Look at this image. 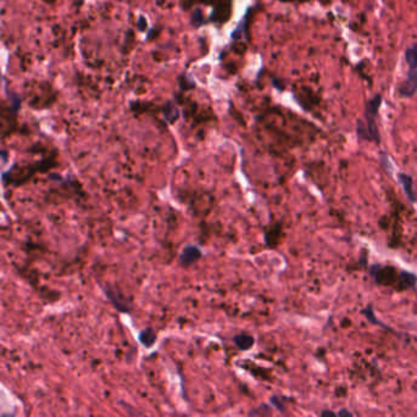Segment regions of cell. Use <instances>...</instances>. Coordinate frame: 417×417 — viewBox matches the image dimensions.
<instances>
[{
    "mask_svg": "<svg viewBox=\"0 0 417 417\" xmlns=\"http://www.w3.org/2000/svg\"><path fill=\"white\" fill-rule=\"evenodd\" d=\"M370 274L377 285L393 287L398 292L415 289L417 286V276L415 273L398 269L394 266L372 265L370 267Z\"/></svg>",
    "mask_w": 417,
    "mask_h": 417,
    "instance_id": "6da1fadb",
    "label": "cell"
},
{
    "mask_svg": "<svg viewBox=\"0 0 417 417\" xmlns=\"http://www.w3.org/2000/svg\"><path fill=\"white\" fill-rule=\"evenodd\" d=\"M382 99L381 94H376L366 103L364 112L365 120H357L356 122V135L359 141L373 142L376 144L381 143V134H379L376 118L378 117Z\"/></svg>",
    "mask_w": 417,
    "mask_h": 417,
    "instance_id": "7a4b0ae2",
    "label": "cell"
},
{
    "mask_svg": "<svg viewBox=\"0 0 417 417\" xmlns=\"http://www.w3.org/2000/svg\"><path fill=\"white\" fill-rule=\"evenodd\" d=\"M405 60L408 65L406 79L400 84L399 95L402 98H412L417 93V49H407Z\"/></svg>",
    "mask_w": 417,
    "mask_h": 417,
    "instance_id": "3957f363",
    "label": "cell"
},
{
    "mask_svg": "<svg viewBox=\"0 0 417 417\" xmlns=\"http://www.w3.org/2000/svg\"><path fill=\"white\" fill-rule=\"evenodd\" d=\"M398 182L401 186L402 191H404L406 199L410 203H416L417 195L415 192V187H413V178L410 175L404 174V172H399L398 174Z\"/></svg>",
    "mask_w": 417,
    "mask_h": 417,
    "instance_id": "277c9868",
    "label": "cell"
},
{
    "mask_svg": "<svg viewBox=\"0 0 417 417\" xmlns=\"http://www.w3.org/2000/svg\"><path fill=\"white\" fill-rule=\"evenodd\" d=\"M201 257V251L198 246L187 245L184 246L180 255V262L182 266H189Z\"/></svg>",
    "mask_w": 417,
    "mask_h": 417,
    "instance_id": "5b68a950",
    "label": "cell"
},
{
    "mask_svg": "<svg viewBox=\"0 0 417 417\" xmlns=\"http://www.w3.org/2000/svg\"><path fill=\"white\" fill-rule=\"evenodd\" d=\"M104 291L118 311H121V313H127V311H128V306H127L126 302H124L123 298H122V294L116 293L111 288H105Z\"/></svg>",
    "mask_w": 417,
    "mask_h": 417,
    "instance_id": "8992f818",
    "label": "cell"
},
{
    "mask_svg": "<svg viewBox=\"0 0 417 417\" xmlns=\"http://www.w3.org/2000/svg\"><path fill=\"white\" fill-rule=\"evenodd\" d=\"M139 342L146 348H152L157 342V333L152 328H147L139 333Z\"/></svg>",
    "mask_w": 417,
    "mask_h": 417,
    "instance_id": "52a82bcc",
    "label": "cell"
},
{
    "mask_svg": "<svg viewBox=\"0 0 417 417\" xmlns=\"http://www.w3.org/2000/svg\"><path fill=\"white\" fill-rule=\"evenodd\" d=\"M234 344L237 345L240 350H249L254 345V338L249 334H238L234 338Z\"/></svg>",
    "mask_w": 417,
    "mask_h": 417,
    "instance_id": "ba28073f",
    "label": "cell"
},
{
    "mask_svg": "<svg viewBox=\"0 0 417 417\" xmlns=\"http://www.w3.org/2000/svg\"><path fill=\"white\" fill-rule=\"evenodd\" d=\"M362 313H364L365 317H366V319H367V321L370 322V323H372V325H376V326H381L382 328H385V330L391 331L387 325H384V323H382L381 321H379V320L376 319V315H374L373 309H372V306H371V305L366 306L365 310L362 311Z\"/></svg>",
    "mask_w": 417,
    "mask_h": 417,
    "instance_id": "9c48e42d",
    "label": "cell"
},
{
    "mask_svg": "<svg viewBox=\"0 0 417 417\" xmlns=\"http://www.w3.org/2000/svg\"><path fill=\"white\" fill-rule=\"evenodd\" d=\"M337 417H354V415L348 408H340L338 412H337Z\"/></svg>",
    "mask_w": 417,
    "mask_h": 417,
    "instance_id": "30bf717a",
    "label": "cell"
},
{
    "mask_svg": "<svg viewBox=\"0 0 417 417\" xmlns=\"http://www.w3.org/2000/svg\"><path fill=\"white\" fill-rule=\"evenodd\" d=\"M271 402H272V404H273L274 406H276V407H277L278 410H280V411H283V410H285V405L281 404V401H280V400H278V398H276V396H272V398H271Z\"/></svg>",
    "mask_w": 417,
    "mask_h": 417,
    "instance_id": "8fae6325",
    "label": "cell"
},
{
    "mask_svg": "<svg viewBox=\"0 0 417 417\" xmlns=\"http://www.w3.org/2000/svg\"><path fill=\"white\" fill-rule=\"evenodd\" d=\"M321 417H337V413L331 410H323L321 413Z\"/></svg>",
    "mask_w": 417,
    "mask_h": 417,
    "instance_id": "7c38bea8",
    "label": "cell"
}]
</instances>
